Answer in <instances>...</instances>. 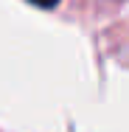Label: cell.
Masks as SVG:
<instances>
[{"mask_svg": "<svg viewBox=\"0 0 129 132\" xmlns=\"http://www.w3.org/2000/svg\"><path fill=\"white\" fill-rule=\"evenodd\" d=\"M31 3H37V6H42V9H53L59 0H31Z\"/></svg>", "mask_w": 129, "mask_h": 132, "instance_id": "6da1fadb", "label": "cell"}]
</instances>
